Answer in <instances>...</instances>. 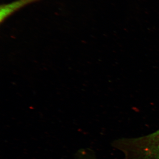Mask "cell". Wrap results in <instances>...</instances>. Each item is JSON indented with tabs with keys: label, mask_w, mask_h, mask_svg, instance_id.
Wrapping results in <instances>:
<instances>
[{
	"label": "cell",
	"mask_w": 159,
	"mask_h": 159,
	"mask_svg": "<svg viewBox=\"0 0 159 159\" xmlns=\"http://www.w3.org/2000/svg\"><path fill=\"white\" fill-rule=\"evenodd\" d=\"M82 159H98L97 158V157L94 156H89L86 157Z\"/></svg>",
	"instance_id": "obj_1"
}]
</instances>
